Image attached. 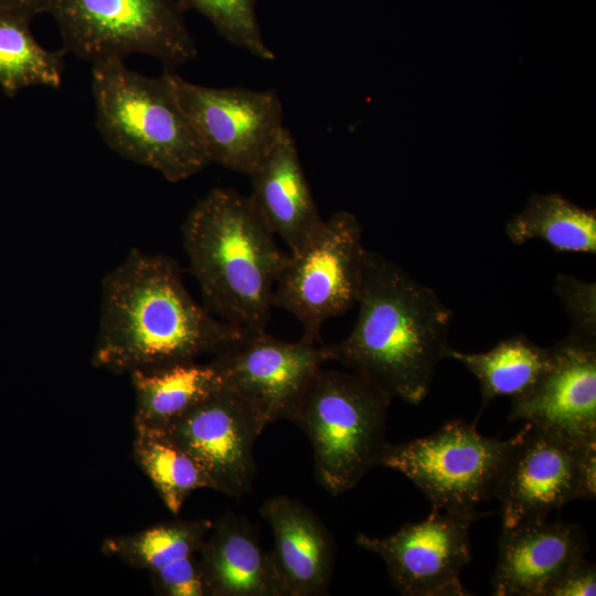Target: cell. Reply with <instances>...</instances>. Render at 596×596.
<instances>
[{
    "mask_svg": "<svg viewBox=\"0 0 596 596\" xmlns=\"http://www.w3.org/2000/svg\"><path fill=\"white\" fill-rule=\"evenodd\" d=\"M476 517L432 508L417 523L376 538L359 533L355 543L385 563L395 589L404 596L472 595L460 579L471 560L469 529Z\"/></svg>",
    "mask_w": 596,
    "mask_h": 596,
    "instance_id": "11",
    "label": "cell"
},
{
    "mask_svg": "<svg viewBox=\"0 0 596 596\" xmlns=\"http://www.w3.org/2000/svg\"><path fill=\"white\" fill-rule=\"evenodd\" d=\"M213 521L174 520L130 534L107 538L102 552L149 573L199 554Z\"/></svg>",
    "mask_w": 596,
    "mask_h": 596,
    "instance_id": "23",
    "label": "cell"
},
{
    "mask_svg": "<svg viewBox=\"0 0 596 596\" xmlns=\"http://www.w3.org/2000/svg\"><path fill=\"white\" fill-rule=\"evenodd\" d=\"M161 74L211 163L248 175L286 128L283 103L274 89L207 87L172 68Z\"/></svg>",
    "mask_w": 596,
    "mask_h": 596,
    "instance_id": "9",
    "label": "cell"
},
{
    "mask_svg": "<svg viewBox=\"0 0 596 596\" xmlns=\"http://www.w3.org/2000/svg\"><path fill=\"white\" fill-rule=\"evenodd\" d=\"M266 426L248 403L223 385L162 432L196 461L213 490L242 497L252 491L254 445Z\"/></svg>",
    "mask_w": 596,
    "mask_h": 596,
    "instance_id": "12",
    "label": "cell"
},
{
    "mask_svg": "<svg viewBox=\"0 0 596 596\" xmlns=\"http://www.w3.org/2000/svg\"><path fill=\"white\" fill-rule=\"evenodd\" d=\"M134 458L167 509L177 514L198 489H212L196 461L162 430L135 426Z\"/></svg>",
    "mask_w": 596,
    "mask_h": 596,
    "instance_id": "24",
    "label": "cell"
},
{
    "mask_svg": "<svg viewBox=\"0 0 596 596\" xmlns=\"http://www.w3.org/2000/svg\"><path fill=\"white\" fill-rule=\"evenodd\" d=\"M135 393L134 426L162 430L224 384L211 362L179 363L129 374Z\"/></svg>",
    "mask_w": 596,
    "mask_h": 596,
    "instance_id": "19",
    "label": "cell"
},
{
    "mask_svg": "<svg viewBox=\"0 0 596 596\" xmlns=\"http://www.w3.org/2000/svg\"><path fill=\"white\" fill-rule=\"evenodd\" d=\"M499 485L502 529L544 519L581 499V464L590 443H574L524 422Z\"/></svg>",
    "mask_w": 596,
    "mask_h": 596,
    "instance_id": "13",
    "label": "cell"
},
{
    "mask_svg": "<svg viewBox=\"0 0 596 596\" xmlns=\"http://www.w3.org/2000/svg\"><path fill=\"white\" fill-rule=\"evenodd\" d=\"M32 18L0 11V88L9 97L29 87L58 89L64 54L42 46L31 30Z\"/></svg>",
    "mask_w": 596,
    "mask_h": 596,
    "instance_id": "22",
    "label": "cell"
},
{
    "mask_svg": "<svg viewBox=\"0 0 596 596\" xmlns=\"http://www.w3.org/2000/svg\"><path fill=\"white\" fill-rule=\"evenodd\" d=\"M553 290L571 319L568 334L596 342V284L558 274Z\"/></svg>",
    "mask_w": 596,
    "mask_h": 596,
    "instance_id": "26",
    "label": "cell"
},
{
    "mask_svg": "<svg viewBox=\"0 0 596 596\" xmlns=\"http://www.w3.org/2000/svg\"><path fill=\"white\" fill-rule=\"evenodd\" d=\"M199 562L206 596H287L273 553L242 515L227 512L213 522Z\"/></svg>",
    "mask_w": 596,
    "mask_h": 596,
    "instance_id": "17",
    "label": "cell"
},
{
    "mask_svg": "<svg viewBox=\"0 0 596 596\" xmlns=\"http://www.w3.org/2000/svg\"><path fill=\"white\" fill-rule=\"evenodd\" d=\"M446 359L460 362L480 383L481 407L500 396L528 394L552 363L551 348H542L522 333L499 341L486 352L467 353L449 348Z\"/></svg>",
    "mask_w": 596,
    "mask_h": 596,
    "instance_id": "20",
    "label": "cell"
},
{
    "mask_svg": "<svg viewBox=\"0 0 596 596\" xmlns=\"http://www.w3.org/2000/svg\"><path fill=\"white\" fill-rule=\"evenodd\" d=\"M275 541L272 552L287 596H315L328 590L334 543L321 519L300 501L276 496L260 508Z\"/></svg>",
    "mask_w": 596,
    "mask_h": 596,
    "instance_id": "18",
    "label": "cell"
},
{
    "mask_svg": "<svg viewBox=\"0 0 596 596\" xmlns=\"http://www.w3.org/2000/svg\"><path fill=\"white\" fill-rule=\"evenodd\" d=\"M255 210L289 247H304L320 230L321 216L305 175L296 141L285 128L248 174Z\"/></svg>",
    "mask_w": 596,
    "mask_h": 596,
    "instance_id": "16",
    "label": "cell"
},
{
    "mask_svg": "<svg viewBox=\"0 0 596 596\" xmlns=\"http://www.w3.org/2000/svg\"><path fill=\"white\" fill-rule=\"evenodd\" d=\"M589 545L577 523L524 521L502 529L492 576L496 596H546L566 567L585 556Z\"/></svg>",
    "mask_w": 596,
    "mask_h": 596,
    "instance_id": "15",
    "label": "cell"
},
{
    "mask_svg": "<svg viewBox=\"0 0 596 596\" xmlns=\"http://www.w3.org/2000/svg\"><path fill=\"white\" fill-rule=\"evenodd\" d=\"M96 127L118 156L158 171L169 182L201 172L211 161L162 74L130 70L125 60L92 64Z\"/></svg>",
    "mask_w": 596,
    "mask_h": 596,
    "instance_id": "4",
    "label": "cell"
},
{
    "mask_svg": "<svg viewBox=\"0 0 596 596\" xmlns=\"http://www.w3.org/2000/svg\"><path fill=\"white\" fill-rule=\"evenodd\" d=\"M552 363L525 395L511 400L509 421L574 443L596 440V342L571 334L556 342Z\"/></svg>",
    "mask_w": 596,
    "mask_h": 596,
    "instance_id": "14",
    "label": "cell"
},
{
    "mask_svg": "<svg viewBox=\"0 0 596 596\" xmlns=\"http://www.w3.org/2000/svg\"><path fill=\"white\" fill-rule=\"evenodd\" d=\"M392 396L355 371L320 368L291 417L309 438L319 485L338 497L352 489L387 446L386 417Z\"/></svg>",
    "mask_w": 596,
    "mask_h": 596,
    "instance_id": "5",
    "label": "cell"
},
{
    "mask_svg": "<svg viewBox=\"0 0 596 596\" xmlns=\"http://www.w3.org/2000/svg\"><path fill=\"white\" fill-rule=\"evenodd\" d=\"M53 0H0V11H11L34 18L47 13Z\"/></svg>",
    "mask_w": 596,
    "mask_h": 596,
    "instance_id": "29",
    "label": "cell"
},
{
    "mask_svg": "<svg viewBox=\"0 0 596 596\" xmlns=\"http://www.w3.org/2000/svg\"><path fill=\"white\" fill-rule=\"evenodd\" d=\"M358 318L331 361L366 375L392 397L418 405L446 359L451 309L400 265L366 249Z\"/></svg>",
    "mask_w": 596,
    "mask_h": 596,
    "instance_id": "2",
    "label": "cell"
},
{
    "mask_svg": "<svg viewBox=\"0 0 596 596\" xmlns=\"http://www.w3.org/2000/svg\"><path fill=\"white\" fill-rule=\"evenodd\" d=\"M246 331L201 306L174 259L132 248L102 280L92 364L114 374L162 369L215 355Z\"/></svg>",
    "mask_w": 596,
    "mask_h": 596,
    "instance_id": "1",
    "label": "cell"
},
{
    "mask_svg": "<svg viewBox=\"0 0 596 596\" xmlns=\"http://www.w3.org/2000/svg\"><path fill=\"white\" fill-rule=\"evenodd\" d=\"M183 8L195 10L217 34L235 47L263 61L275 60L266 44L257 19L259 0H179Z\"/></svg>",
    "mask_w": 596,
    "mask_h": 596,
    "instance_id": "25",
    "label": "cell"
},
{
    "mask_svg": "<svg viewBox=\"0 0 596 596\" xmlns=\"http://www.w3.org/2000/svg\"><path fill=\"white\" fill-rule=\"evenodd\" d=\"M179 0H53L63 51L94 64L145 54L175 70L198 55Z\"/></svg>",
    "mask_w": 596,
    "mask_h": 596,
    "instance_id": "7",
    "label": "cell"
},
{
    "mask_svg": "<svg viewBox=\"0 0 596 596\" xmlns=\"http://www.w3.org/2000/svg\"><path fill=\"white\" fill-rule=\"evenodd\" d=\"M149 574L159 595L206 596L199 554Z\"/></svg>",
    "mask_w": 596,
    "mask_h": 596,
    "instance_id": "27",
    "label": "cell"
},
{
    "mask_svg": "<svg viewBox=\"0 0 596 596\" xmlns=\"http://www.w3.org/2000/svg\"><path fill=\"white\" fill-rule=\"evenodd\" d=\"M509 240L522 245L545 241L555 252L596 254V212L557 193L532 194L505 225Z\"/></svg>",
    "mask_w": 596,
    "mask_h": 596,
    "instance_id": "21",
    "label": "cell"
},
{
    "mask_svg": "<svg viewBox=\"0 0 596 596\" xmlns=\"http://www.w3.org/2000/svg\"><path fill=\"white\" fill-rule=\"evenodd\" d=\"M596 567L585 556L571 563L547 590L546 596H594Z\"/></svg>",
    "mask_w": 596,
    "mask_h": 596,
    "instance_id": "28",
    "label": "cell"
},
{
    "mask_svg": "<svg viewBox=\"0 0 596 596\" xmlns=\"http://www.w3.org/2000/svg\"><path fill=\"white\" fill-rule=\"evenodd\" d=\"M523 428L501 440L482 436L462 419L445 423L436 432L401 444H387L377 466L408 478L432 508L485 517L478 507L496 498Z\"/></svg>",
    "mask_w": 596,
    "mask_h": 596,
    "instance_id": "6",
    "label": "cell"
},
{
    "mask_svg": "<svg viewBox=\"0 0 596 596\" xmlns=\"http://www.w3.org/2000/svg\"><path fill=\"white\" fill-rule=\"evenodd\" d=\"M366 248L354 214L338 211L299 251L288 253L277 279L274 307L301 324V339L318 343L322 324L356 306Z\"/></svg>",
    "mask_w": 596,
    "mask_h": 596,
    "instance_id": "8",
    "label": "cell"
},
{
    "mask_svg": "<svg viewBox=\"0 0 596 596\" xmlns=\"http://www.w3.org/2000/svg\"><path fill=\"white\" fill-rule=\"evenodd\" d=\"M331 361L323 343L285 341L247 330L210 361L223 384L248 403L266 425L291 421L316 372Z\"/></svg>",
    "mask_w": 596,
    "mask_h": 596,
    "instance_id": "10",
    "label": "cell"
},
{
    "mask_svg": "<svg viewBox=\"0 0 596 596\" xmlns=\"http://www.w3.org/2000/svg\"><path fill=\"white\" fill-rule=\"evenodd\" d=\"M181 231L204 307L231 324L266 330L288 253L248 195L230 188L210 190L191 207Z\"/></svg>",
    "mask_w": 596,
    "mask_h": 596,
    "instance_id": "3",
    "label": "cell"
}]
</instances>
